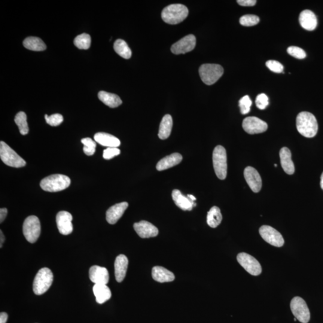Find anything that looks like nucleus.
<instances>
[{
	"mask_svg": "<svg viewBox=\"0 0 323 323\" xmlns=\"http://www.w3.org/2000/svg\"><path fill=\"white\" fill-rule=\"evenodd\" d=\"M298 20L301 26L308 31H313L318 26V19L316 14L309 10L302 12Z\"/></svg>",
	"mask_w": 323,
	"mask_h": 323,
	"instance_id": "nucleus-20",
	"label": "nucleus"
},
{
	"mask_svg": "<svg viewBox=\"0 0 323 323\" xmlns=\"http://www.w3.org/2000/svg\"><path fill=\"white\" fill-rule=\"evenodd\" d=\"M173 121L172 116L166 114L162 120L158 136L161 140H166L168 138L172 133Z\"/></svg>",
	"mask_w": 323,
	"mask_h": 323,
	"instance_id": "nucleus-28",
	"label": "nucleus"
},
{
	"mask_svg": "<svg viewBox=\"0 0 323 323\" xmlns=\"http://www.w3.org/2000/svg\"><path fill=\"white\" fill-rule=\"evenodd\" d=\"M201 80L206 85H212L218 80L224 74L223 67L214 64H206L200 66L199 70Z\"/></svg>",
	"mask_w": 323,
	"mask_h": 323,
	"instance_id": "nucleus-6",
	"label": "nucleus"
},
{
	"mask_svg": "<svg viewBox=\"0 0 323 323\" xmlns=\"http://www.w3.org/2000/svg\"><path fill=\"white\" fill-rule=\"evenodd\" d=\"M94 294L96 298L97 303L102 304L110 298V289L105 284H95L93 287Z\"/></svg>",
	"mask_w": 323,
	"mask_h": 323,
	"instance_id": "nucleus-26",
	"label": "nucleus"
},
{
	"mask_svg": "<svg viewBox=\"0 0 323 323\" xmlns=\"http://www.w3.org/2000/svg\"><path fill=\"white\" fill-rule=\"evenodd\" d=\"M0 158L9 166L21 168L26 166V160L4 142H0Z\"/></svg>",
	"mask_w": 323,
	"mask_h": 323,
	"instance_id": "nucleus-7",
	"label": "nucleus"
},
{
	"mask_svg": "<svg viewBox=\"0 0 323 323\" xmlns=\"http://www.w3.org/2000/svg\"><path fill=\"white\" fill-rule=\"evenodd\" d=\"M152 277L159 282H172L175 280V276L170 271L162 266H154L152 270Z\"/></svg>",
	"mask_w": 323,
	"mask_h": 323,
	"instance_id": "nucleus-24",
	"label": "nucleus"
},
{
	"mask_svg": "<svg viewBox=\"0 0 323 323\" xmlns=\"http://www.w3.org/2000/svg\"><path fill=\"white\" fill-rule=\"evenodd\" d=\"M238 4L246 7H252L256 4L257 2L256 0H238L237 1Z\"/></svg>",
	"mask_w": 323,
	"mask_h": 323,
	"instance_id": "nucleus-42",
	"label": "nucleus"
},
{
	"mask_svg": "<svg viewBox=\"0 0 323 323\" xmlns=\"http://www.w3.org/2000/svg\"><path fill=\"white\" fill-rule=\"evenodd\" d=\"M244 178L246 182L254 193H258L262 186V178L258 170L252 166L246 167L244 170Z\"/></svg>",
	"mask_w": 323,
	"mask_h": 323,
	"instance_id": "nucleus-15",
	"label": "nucleus"
},
{
	"mask_svg": "<svg viewBox=\"0 0 323 323\" xmlns=\"http://www.w3.org/2000/svg\"><path fill=\"white\" fill-rule=\"evenodd\" d=\"M222 218L220 208L218 206H213L207 214V224L212 228H217L221 224Z\"/></svg>",
	"mask_w": 323,
	"mask_h": 323,
	"instance_id": "nucleus-30",
	"label": "nucleus"
},
{
	"mask_svg": "<svg viewBox=\"0 0 323 323\" xmlns=\"http://www.w3.org/2000/svg\"><path fill=\"white\" fill-rule=\"evenodd\" d=\"M290 308L295 318L302 323H308L310 320L308 307L302 298L294 297L291 301Z\"/></svg>",
	"mask_w": 323,
	"mask_h": 323,
	"instance_id": "nucleus-9",
	"label": "nucleus"
},
{
	"mask_svg": "<svg viewBox=\"0 0 323 323\" xmlns=\"http://www.w3.org/2000/svg\"><path fill=\"white\" fill-rule=\"evenodd\" d=\"M288 52L295 58L303 60L306 58V54L302 48L296 46H290L288 48Z\"/></svg>",
	"mask_w": 323,
	"mask_h": 323,
	"instance_id": "nucleus-38",
	"label": "nucleus"
},
{
	"mask_svg": "<svg viewBox=\"0 0 323 323\" xmlns=\"http://www.w3.org/2000/svg\"><path fill=\"white\" fill-rule=\"evenodd\" d=\"M0 236H1V240H0V248H2V244L4 242L5 236L2 230H0Z\"/></svg>",
	"mask_w": 323,
	"mask_h": 323,
	"instance_id": "nucleus-45",
	"label": "nucleus"
},
{
	"mask_svg": "<svg viewBox=\"0 0 323 323\" xmlns=\"http://www.w3.org/2000/svg\"><path fill=\"white\" fill-rule=\"evenodd\" d=\"M98 96L100 102L110 108H116L122 104L120 97L114 94L100 91Z\"/></svg>",
	"mask_w": 323,
	"mask_h": 323,
	"instance_id": "nucleus-27",
	"label": "nucleus"
},
{
	"mask_svg": "<svg viewBox=\"0 0 323 323\" xmlns=\"http://www.w3.org/2000/svg\"><path fill=\"white\" fill-rule=\"evenodd\" d=\"M82 144L84 145V153L87 156H92L96 152V142L90 138H85L81 140Z\"/></svg>",
	"mask_w": 323,
	"mask_h": 323,
	"instance_id": "nucleus-34",
	"label": "nucleus"
},
{
	"mask_svg": "<svg viewBox=\"0 0 323 323\" xmlns=\"http://www.w3.org/2000/svg\"><path fill=\"white\" fill-rule=\"evenodd\" d=\"M188 8L180 4H174L167 6L162 12V18L164 22L175 25L181 23L188 16Z\"/></svg>",
	"mask_w": 323,
	"mask_h": 323,
	"instance_id": "nucleus-2",
	"label": "nucleus"
},
{
	"mask_svg": "<svg viewBox=\"0 0 323 323\" xmlns=\"http://www.w3.org/2000/svg\"><path fill=\"white\" fill-rule=\"evenodd\" d=\"M237 260L240 266L251 275L258 276L262 273L260 263L251 255L246 252H240L237 256Z\"/></svg>",
	"mask_w": 323,
	"mask_h": 323,
	"instance_id": "nucleus-10",
	"label": "nucleus"
},
{
	"mask_svg": "<svg viewBox=\"0 0 323 323\" xmlns=\"http://www.w3.org/2000/svg\"><path fill=\"white\" fill-rule=\"evenodd\" d=\"M95 141L98 144L108 148H118L120 145V140L116 137L105 132L96 133L94 136Z\"/></svg>",
	"mask_w": 323,
	"mask_h": 323,
	"instance_id": "nucleus-23",
	"label": "nucleus"
},
{
	"mask_svg": "<svg viewBox=\"0 0 323 323\" xmlns=\"http://www.w3.org/2000/svg\"><path fill=\"white\" fill-rule=\"evenodd\" d=\"M213 166L216 174L220 180H224L227 176V154L223 146H218L212 154Z\"/></svg>",
	"mask_w": 323,
	"mask_h": 323,
	"instance_id": "nucleus-5",
	"label": "nucleus"
},
{
	"mask_svg": "<svg viewBox=\"0 0 323 323\" xmlns=\"http://www.w3.org/2000/svg\"><path fill=\"white\" fill-rule=\"evenodd\" d=\"M196 46V38L190 34L185 36L172 46L170 50L175 54H184L193 50Z\"/></svg>",
	"mask_w": 323,
	"mask_h": 323,
	"instance_id": "nucleus-13",
	"label": "nucleus"
},
{
	"mask_svg": "<svg viewBox=\"0 0 323 323\" xmlns=\"http://www.w3.org/2000/svg\"><path fill=\"white\" fill-rule=\"evenodd\" d=\"M45 120L46 121L48 124L52 126H57L62 124L64 118L62 114H54L51 116L45 115Z\"/></svg>",
	"mask_w": 323,
	"mask_h": 323,
	"instance_id": "nucleus-37",
	"label": "nucleus"
},
{
	"mask_svg": "<svg viewBox=\"0 0 323 323\" xmlns=\"http://www.w3.org/2000/svg\"><path fill=\"white\" fill-rule=\"evenodd\" d=\"M8 215V210L4 208L0 210V222L2 223L5 220L6 216Z\"/></svg>",
	"mask_w": 323,
	"mask_h": 323,
	"instance_id": "nucleus-43",
	"label": "nucleus"
},
{
	"mask_svg": "<svg viewBox=\"0 0 323 323\" xmlns=\"http://www.w3.org/2000/svg\"><path fill=\"white\" fill-rule=\"evenodd\" d=\"M114 50L118 56L128 60L132 56V52L128 45L123 40L118 39L114 44Z\"/></svg>",
	"mask_w": 323,
	"mask_h": 323,
	"instance_id": "nucleus-31",
	"label": "nucleus"
},
{
	"mask_svg": "<svg viewBox=\"0 0 323 323\" xmlns=\"http://www.w3.org/2000/svg\"><path fill=\"white\" fill-rule=\"evenodd\" d=\"M259 18L256 15L246 14L240 18V25L244 26H256L259 23Z\"/></svg>",
	"mask_w": 323,
	"mask_h": 323,
	"instance_id": "nucleus-35",
	"label": "nucleus"
},
{
	"mask_svg": "<svg viewBox=\"0 0 323 323\" xmlns=\"http://www.w3.org/2000/svg\"><path fill=\"white\" fill-rule=\"evenodd\" d=\"M41 233V224L39 219L35 216L27 218L23 224L24 236L30 243H34L38 240Z\"/></svg>",
	"mask_w": 323,
	"mask_h": 323,
	"instance_id": "nucleus-8",
	"label": "nucleus"
},
{
	"mask_svg": "<svg viewBox=\"0 0 323 323\" xmlns=\"http://www.w3.org/2000/svg\"><path fill=\"white\" fill-rule=\"evenodd\" d=\"M256 104L257 108L260 110L266 108L269 105V98L266 94H259L256 99Z\"/></svg>",
	"mask_w": 323,
	"mask_h": 323,
	"instance_id": "nucleus-40",
	"label": "nucleus"
},
{
	"mask_svg": "<svg viewBox=\"0 0 323 323\" xmlns=\"http://www.w3.org/2000/svg\"><path fill=\"white\" fill-rule=\"evenodd\" d=\"M91 38L88 34L84 33L76 36L74 44L79 50H87L90 46Z\"/></svg>",
	"mask_w": 323,
	"mask_h": 323,
	"instance_id": "nucleus-33",
	"label": "nucleus"
},
{
	"mask_svg": "<svg viewBox=\"0 0 323 323\" xmlns=\"http://www.w3.org/2000/svg\"><path fill=\"white\" fill-rule=\"evenodd\" d=\"M182 160V154L178 153L173 154L159 161L156 166V169L159 172L169 169L180 163Z\"/></svg>",
	"mask_w": 323,
	"mask_h": 323,
	"instance_id": "nucleus-25",
	"label": "nucleus"
},
{
	"mask_svg": "<svg viewBox=\"0 0 323 323\" xmlns=\"http://www.w3.org/2000/svg\"><path fill=\"white\" fill-rule=\"evenodd\" d=\"M172 197L176 205L184 211H191L194 207L196 206L194 201L192 200L190 198L185 196L178 190L172 191Z\"/></svg>",
	"mask_w": 323,
	"mask_h": 323,
	"instance_id": "nucleus-21",
	"label": "nucleus"
},
{
	"mask_svg": "<svg viewBox=\"0 0 323 323\" xmlns=\"http://www.w3.org/2000/svg\"><path fill=\"white\" fill-rule=\"evenodd\" d=\"M128 266V259L126 256L124 254L118 256L114 262L115 277L118 282H123L126 276Z\"/></svg>",
	"mask_w": 323,
	"mask_h": 323,
	"instance_id": "nucleus-19",
	"label": "nucleus"
},
{
	"mask_svg": "<svg viewBox=\"0 0 323 323\" xmlns=\"http://www.w3.org/2000/svg\"><path fill=\"white\" fill-rule=\"evenodd\" d=\"M252 105V102L250 98L248 96H243L239 102V106L242 114H248L250 111Z\"/></svg>",
	"mask_w": 323,
	"mask_h": 323,
	"instance_id": "nucleus-36",
	"label": "nucleus"
},
{
	"mask_svg": "<svg viewBox=\"0 0 323 323\" xmlns=\"http://www.w3.org/2000/svg\"><path fill=\"white\" fill-rule=\"evenodd\" d=\"M280 160L282 169L288 175L294 174L295 172L294 164L292 160V154L288 148H282L280 152Z\"/></svg>",
	"mask_w": 323,
	"mask_h": 323,
	"instance_id": "nucleus-22",
	"label": "nucleus"
},
{
	"mask_svg": "<svg viewBox=\"0 0 323 323\" xmlns=\"http://www.w3.org/2000/svg\"><path fill=\"white\" fill-rule=\"evenodd\" d=\"M128 207V204L126 202L115 204L114 206H111L106 212V221L111 224H116L123 216Z\"/></svg>",
	"mask_w": 323,
	"mask_h": 323,
	"instance_id": "nucleus-18",
	"label": "nucleus"
},
{
	"mask_svg": "<svg viewBox=\"0 0 323 323\" xmlns=\"http://www.w3.org/2000/svg\"><path fill=\"white\" fill-rule=\"evenodd\" d=\"M71 184V180L65 175L54 174L47 176L42 180L40 187L42 190L50 192L65 190Z\"/></svg>",
	"mask_w": 323,
	"mask_h": 323,
	"instance_id": "nucleus-3",
	"label": "nucleus"
},
{
	"mask_svg": "<svg viewBox=\"0 0 323 323\" xmlns=\"http://www.w3.org/2000/svg\"><path fill=\"white\" fill-rule=\"evenodd\" d=\"M72 220V215L68 212L62 211L58 213L56 221L60 234L64 236H68L72 233L73 230Z\"/></svg>",
	"mask_w": 323,
	"mask_h": 323,
	"instance_id": "nucleus-14",
	"label": "nucleus"
},
{
	"mask_svg": "<svg viewBox=\"0 0 323 323\" xmlns=\"http://www.w3.org/2000/svg\"><path fill=\"white\" fill-rule=\"evenodd\" d=\"M298 132L306 138H313L318 132V123L316 117L310 112H300L296 118Z\"/></svg>",
	"mask_w": 323,
	"mask_h": 323,
	"instance_id": "nucleus-1",
	"label": "nucleus"
},
{
	"mask_svg": "<svg viewBox=\"0 0 323 323\" xmlns=\"http://www.w3.org/2000/svg\"><path fill=\"white\" fill-rule=\"evenodd\" d=\"M24 47L32 51H44L46 48V45L42 40L35 36H30L24 40L23 42Z\"/></svg>",
	"mask_w": 323,
	"mask_h": 323,
	"instance_id": "nucleus-29",
	"label": "nucleus"
},
{
	"mask_svg": "<svg viewBox=\"0 0 323 323\" xmlns=\"http://www.w3.org/2000/svg\"><path fill=\"white\" fill-rule=\"evenodd\" d=\"M8 318V315L7 313L1 312L0 314V323H6Z\"/></svg>",
	"mask_w": 323,
	"mask_h": 323,
	"instance_id": "nucleus-44",
	"label": "nucleus"
},
{
	"mask_svg": "<svg viewBox=\"0 0 323 323\" xmlns=\"http://www.w3.org/2000/svg\"><path fill=\"white\" fill-rule=\"evenodd\" d=\"M134 228L139 236L142 238L155 237L159 234L158 228L147 221L142 220L134 224Z\"/></svg>",
	"mask_w": 323,
	"mask_h": 323,
	"instance_id": "nucleus-16",
	"label": "nucleus"
},
{
	"mask_svg": "<svg viewBox=\"0 0 323 323\" xmlns=\"http://www.w3.org/2000/svg\"><path fill=\"white\" fill-rule=\"evenodd\" d=\"M54 275L48 268H42L36 276L33 282V291L36 295L46 292L52 284Z\"/></svg>",
	"mask_w": 323,
	"mask_h": 323,
	"instance_id": "nucleus-4",
	"label": "nucleus"
},
{
	"mask_svg": "<svg viewBox=\"0 0 323 323\" xmlns=\"http://www.w3.org/2000/svg\"><path fill=\"white\" fill-rule=\"evenodd\" d=\"M266 66L271 72L276 73H284V72H283L284 66H283L281 63L276 62V60H268L266 63Z\"/></svg>",
	"mask_w": 323,
	"mask_h": 323,
	"instance_id": "nucleus-39",
	"label": "nucleus"
},
{
	"mask_svg": "<svg viewBox=\"0 0 323 323\" xmlns=\"http://www.w3.org/2000/svg\"><path fill=\"white\" fill-rule=\"evenodd\" d=\"M90 278L95 284H108L109 274L104 267L93 266L90 270Z\"/></svg>",
	"mask_w": 323,
	"mask_h": 323,
	"instance_id": "nucleus-17",
	"label": "nucleus"
},
{
	"mask_svg": "<svg viewBox=\"0 0 323 323\" xmlns=\"http://www.w3.org/2000/svg\"><path fill=\"white\" fill-rule=\"evenodd\" d=\"M188 198H190V199L192 200H193V201L196 200V198H195L194 196H193V195H192V194H188Z\"/></svg>",
	"mask_w": 323,
	"mask_h": 323,
	"instance_id": "nucleus-46",
	"label": "nucleus"
},
{
	"mask_svg": "<svg viewBox=\"0 0 323 323\" xmlns=\"http://www.w3.org/2000/svg\"><path fill=\"white\" fill-rule=\"evenodd\" d=\"M242 128L246 133L257 134L265 132L268 130V124L256 117H248L244 120Z\"/></svg>",
	"mask_w": 323,
	"mask_h": 323,
	"instance_id": "nucleus-12",
	"label": "nucleus"
},
{
	"mask_svg": "<svg viewBox=\"0 0 323 323\" xmlns=\"http://www.w3.org/2000/svg\"><path fill=\"white\" fill-rule=\"evenodd\" d=\"M320 186L322 190H323V172L322 173V174L321 176Z\"/></svg>",
	"mask_w": 323,
	"mask_h": 323,
	"instance_id": "nucleus-47",
	"label": "nucleus"
},
{
	"mask_svg": "<svg viewBox=\"0 0 323 323\" xmlns=\"http://www.w3.org/2000/svg\"><path fill=\"white\" fill-rule=\"evenodd\" d=\"M120 154V150L118 148H108L103 152V158L106 160H110Z\"/></svg>",
	"mask_w": 323,
	"mask_h": 323,
	"instance_id": "nucleus-41",
	"label": "nucleus"
},
{
	"mask_svg": "<svg viewBox=\"0 0 323 323\" xmlns=\"http://www.w3.org/2000/svg\"><path fill=\"white\" fill-rule=\"evenodd\" d=\"M259 234L265 242L276 248H282L284 240L282 234L272 227L264 225L259 228Z\"/></svg>",
	"mask_w": 323,
	"mask_h": 323,
	"instance_id": "nucleus-11",
	"label": "nucleus"
},
{
	"mask_svg": "<svg viewBox=\"0 0 323 323\" xmlns=\"http://www.w3.org/2000/svg\"><path fill=\"white\" fill-rule=\"evenodd\" d=\"M15 123L17 124L20 133L23 136H26L29 132L28 123H27V116L25 112H20L16 115L14 118Z\"/></svg>",
	"mask_w": 323,
	"mask_h": 323,
	"instance_id": "nucleus-32",
	"label": "nucleus"
}]
</instances>
